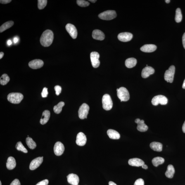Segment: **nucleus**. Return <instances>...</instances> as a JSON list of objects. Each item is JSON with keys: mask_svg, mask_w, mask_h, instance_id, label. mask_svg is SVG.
<instances>
[{"mask_svg": "<svg viewBox=\"0 0 185 185\" xmlns=\"http://www.w3.org/2000/svg\"><path fill=\"white\" fill-rule=\"evenodd\" d=\"M4 53L3 52H1L0 53V59H1L4 56Z\"/></svg>", "mask_w": 185, "mask_h": 185, "instance_id": "46", "label": "nucleus"}, {"mask_svg": "<svg viewBox=\"0 0 185 185\" xmlns=\"http://www.w3.org/2000/svg\"><path fill=\"white\" fill-rule=\"evenodd\" d=\"M65 150V147L63 143L60 142H57L55 143L53 148L55 155L57 156L61 155L64 152Z\"/></svg>", "mask_w": 185, "mask_h": 185, "instance_id": "10", "label": "nucleus"}, {"mask_svg": "<svg viewBox=\"0 0 185 185\" xmlns=\"http://www.w3.org/2000/svg\"><path fill=\"white\" fill-rule=\"evenodd\" d=\"M48 183H49V181L47 179H45L40 181L36 185H48Z\"/></svg>", "mask_w": 185, "mask_h": 185, "instance_id": "40", "label": "nucleus"}, {"mask_svg": "<svg viewBox=\"0 0 185 185\" xmlns=\"http://www.w3.org/2000/svg\"><path fill=\"white\" fill-rule=\"evenodd\" d=\"M65 29L71 37L73 39L77 38V30L73 25L70 23L67 24L65 26Z\"/></svg>", "mask_w": 185, "mask_h": 185, "instance_id": "11", "label": "nucleus"}, {"mask_svg": "<svg viewBox=\"0 0 185 185\" xmlns=\"http://www.w3.org/2000/svg\"><path fill=\"white\" fill-rule=\"evenodd\" d=\"M100 55L96 51L92 52L91 53L90 58L91 64L94 68H97L100 65V62L99 60Z\"/></svg>", "mask_w": 185, "mask_h": 185, "instance_id": "9", "label": "nucleus"}, {"mask_svg": "<svg viewBox=\"0 0 185 185\" xmlns=\"http://www.w3.org/2000/svg\"><path fill=\"white\" fill-rule=\"evenodd\" d=\"M133 37L132 34L129 32H123L119 34L118 38L119 41L123 42H128L131 40Z\"/></svg>", "mask_w": 185, "mask_h": 185, "instance_id": "14", "label": "nucleus"}, {"mask_svg": "<svg viewBox=\"0 0 185 185\" xmlns=\"http://www.w3.org/2000/svg\"><path fill=\"white\" fill-rule=\"evenodd\" d=\"M117 96L121 102H127L130 99V94L126 88L121 87L117 89Z\"/></svg>", "mask_w": 185, "mask_h": 185, "instance_id": "3", "label": "nucleus"}, {"mask_svg": "<svg viewBox=\"0 0 185 185\" xmlns=\"http://www.w3.org/2000/svg\"><path fill=\"white\" fill-rule=\"evenodd\" d=\"M15 148L17 150L23 152L24 153H27L28 152L27 149L25 147L21 142H19L17 143Z\"/></svg>", "mask_w": 185, "mask_h": 185, "instance_id": "34", "label": "nucleus"}, {"mask_svg": "<svg viewBox=\"0 0 185 185\" xmlns=\"http://www.w3.org/2000/svg\"><path fill=\"white\" fill-rule=\"evenodd\" d=\"M156 49V46L153 44L145 45L144 46L140 48L142 51L146 53L153 52L155 51Z\"/></svg>", "mask_w": 185, "mask_h": 185, "instance_id": "21", "label": "nucleus"}, {"mask_svg": "<svg viewBox=\"0 0 185 185\" xmlns=\"http://www.w3.org/2000/svg\"><path fill=\"white\" fill-rule=\"evenodd\" d=\"M43 157H38L34 159L31 162L29 168L31 170H33L38 168L43 162Z\"/></svg>", "mask_w": 185, "mask_h": 185, "instance_id": "12", "label": "nucleus"}, {"mask_svg": "<svg viewBox=\"0 0 185 185\" xmlns=\"http://www.w3.org/2000/svg\"><path fill=\"white\" fill-rule=\"evenodd\" d=\"M117 17V14L114 10H109L103 12L98 15L101 19L110 20L113 19Z\"/></svg>", "mask_w": 185, "mask_h": 185, "instance_id": "4", "label": "nucleus"}, {"mask_svg": "<svg viewBox=\"0 0 185 185\" xmlns=\"http://www.w3.org/2000/svg\"><path fill=\"white\" fill-rule=\"evenodd\" d=\"M183 132L184 133H185V121L184 123V124H183L182 128Z\"/></svg>", "mask_w": 185, "mask_h": 185, "instance_id": "44", "label": "nucleus"}, {"mask_svg": "<svg viewBox=\"0 0 185 185\" xmlns=\"http://www.w3.org/2000/svg\"><path fill=\"white\" fill-rule=\"evenodd\" d=\"M10 185H21V184L18 179H15L13 181Z\"/></svg>", "mask_w": 185, "mask_h": 185, "instance_id": "41", "label": "nucleus"}, {"mask_svg": "<svg viewBox=\"0 0 185 185\" xmlns=\"http://www.w3.org/2000/svg\"><path fill=\"white\" fill-rule=\"evenodd\" d=\"M47 0H38V7L40 10L44 9L47 4Z\"/></svg>", "mask_w": 185, "mask_h": 185, "instance_id": "35", "label": "nucleus"}, {"mask_svg": "<svg viewBox=\"0 0 185 185\" xmlns=\"http://www.w3.org/2000/svg\"><path fill=\"white\" fill-rule=\"evenodd\" d=\"M128 164L130 165L135 167L142 166L145 164L143 160L138 158L130 159L128 161Z\"/></svg>", "mask_w": 185, "mask_h": 185, "instance_id": "19", "label": "nucleus"}, {"mask_svg": "<svg viewBox=\"0 0 185 185\" xmlns=\"http://www.w3.org/2000/svg\"><path fill=\"white\" fill-rule=\"evenodd\" d=\"M109 185H117L115 183H114L113 182H112V181H110L109 182Z\"/></svg>", "mask_w": 185, "mask_h": 185, "instance_id": "48", "label": "nucleus"}, {"mask_svg": "<svg viewBox=\"0 0 185 185\" xmlns=\"http://www.w3.org/2000/svg\"><path fill=\"white\" fill-rule=\"evenodd\" d=\"M174 173H175V169L173 166L172 165H169L165 174L166 177L169 178H172L174 177Z\"/></svg>", "mask_w": 185, "mask_h": 185, "instance_id": "26", "label": "nucleus"}, {"mask_svg": "<svg viewBox=\"0 0 185 185\" xmlns=\"http://www.w3.org/2000/svg\"><path fill=\"white\" fill-rule=\"evenodd\" d=\"M48 94L47 88L46 87L43 88L42 92L41 93V96L43 98H46L47 97Z\"/></svg>", "mask_w": 185, "mask_h": 185, "instance_id": "37", "label": "nucleus"}, {"mask_svg": "<svg viewBox=\"0 0 185 185\" xmlns=\"http://www.w3.org/2000/svg\"><path fill=\"white\" fill-rule=\"evenodd\" d=\"M165 1L166 2V3H169L170 2V0H166V1Z\"/></svg>", "mask_w": 185, "mask_h": 185, "instance_id": "52", "label": "nucleus"}, {"mask_svg": "<svg viewBox=\"0 0 185 185\" xmlns=\"http://www.w3.org/2000/svg\"><path fill=\"white\" fill-rule=\"evenodd\" d=\"M165 160L161 157H157L154 158L152 160V164L155 167H157L160 165L163 164Z\"/></svg>", "mask_w": 185, "mask_h": 185, "instance_id": "29", "label": "nucleus"}, {"mask_svg": "<svg viewBox=\"0 0 185 185\" xmlns=\"http://www.w3.org/2000/svg\"><path fill=\"white\" fill-rule=\"evenodd\" d=\"M144 182L143 180L140 178L136 180L135 182L134 185H144Z\"/></svg>", "mask_w": 185, "mask_h": 185, "instance_id": "39", "label": "nucleus"}, {"mask_svg": "<svg viewBox=\"0 0 185 185\" xmlns=\"http://www.w3.org/2000/svg\"><path fill=\"white\" fill-rule=\"evenodd\" d=\"M107 134L110 139L117 140L120 139V134L116 131L112 129H109L107 131Z\"/></svg>", "mask_w": 185, "mask_h": 185, "instance_id": "24", "label": "nucleus"}, {"mask_svg": "<svg viewBox=\"0 0 185 185\" xmlns=\"http://www.w3.org/2000/svg\"><path fill=\"white\" fill-rule=\"evenodd\" d=\"M86 141H87V139L85 135L83 133L80 132L78 134L76 141V144L78 146H84L86 144Z\"/></svg>", "mask_w": 185, "mask_h": 185, "instance_id": "13", "label": "nucleus"}, {"mask_svg": "<svg viewBox=\"0 0 185 185\" xmlns=\"http://www.w3.org/2000/svg\"><path fill=\"white\" fill-rule=\"evenodd\" d=\"M150 147L152 149L155 151L160 152L162 150V145L160 142H152L150 144Z\"/></svg>", "mask_w": 185, "mask_h": 185, "instance_id": "27", "label": "nucleus"}, {"mask_svg": "<svg viewBox=\"0 0 185 185\" xmlns=\"http://www.w3.org/2000/svg\"><path fill=\"white\" fill-rule=\"evenodd\" d=\"M135 122L138 124L137 129L138 131L142 132H144L148 130V126L144 123V120H141L140 119L138 118L136 119Z\"/></svg>", "mask_w": 185, "mask_h": 185, "instance_id": "16", "label": "nucleus"}, {"mask_svg": "<svg viewBox=\"0 0 185 185\" xmlns=\"http://www.w3.org/2000/svg\"><path fill=\"white\" fill-rule=\"evenodd\" d=\"M175 67L173 65L169 67L168 70L166 71L164 74V79L168 82L172 83L173 82Z\"/></svg>", "mask_w": 185, "mask_h": 185, "instance_id": "6", "label": "nucleus"}, {"mask_svg": "<svg viewBox=\"0 0 185 185\" xmlns=\"http://www.w3.org/2000/svg\"><path fill=\"white\" fill-rule=\"evenodd\" d=\"M77 3L78 5L81 7H86L89 5V2L84 0H77Z\"/></svg>", "mask_w": 185, "mask_h": 185, "instance_id": "36", "label": "nucleus"}, {"mask_svg": "<svg viewBox=\"0 0 185 185\" xmlns=\"http://www.w3.org/2000/svg\"><path fill=\"white\" fill-rule=\"evenodd\" d=\"M142 167L143 168L145 169H147L148 168V166L145 164H144V165H143V166H142Z\"/></svg>", "mask_w": 185, "mask_h": 185, "instance_id": "45", "label": "nucleus"}, {"mask_svg": "<svg viewBox=\"0 0 185 185\" xmlns=\"http://www.w3.org/2000/svg\"><path fill=\"white\" fill-rule=\"evenodd\" d=\"M13 41L15 43H17L18 41V38L16 37H15L14 38Z\"/></svg>", "mask_w": 185, "mask_h": 185, "instance_id": "47", "label": "nucleus"}, {"mask_svg": "<svg viewBox=\"0 0 185 185\" xmlns=\"http://www.w3.org/2000/svg\"><path fill=\"white\" fill-rule=\"evenodd\" d=\"M50 115L51 114L49 110H45L43 112L42 117L40 121V124L42 125L46 124L49 120Z\"/></svg>", "mask_w": 185, "mask_h": 185, "instance_id": "23", "label": "nucleus"}, {"mask_svg": "<svg viewBox=\"0 0 185 185\" xmlns=\"http://www.w3.org/2000/svg\"><path fill=\"white\" fill-rule=\"evenodd\" d=\"M0 185H2L1 181H0Z\"/></svg>", "mask_w": 185, "mask_h": 185, "instance_id": "53", "label": "nucleus"}, {"mask_svg": "<svg viewBox=\"0 0 185 185\" xmlns=\"http://www.w3.org/2000/svg\"><path fill=\"white\" fill-rule=\"evenodd\" d=\"M182 43L183 46L185 49V33L183 35L182 37Z\"/></svg>", "mask_w": 185, "mask_h": 185, "instance_id": "43", "label": "nucleus"}, {"mask_svg": "<svg viewBox=\"0 0 185 185\" xmlns=\"http://www.w3.org/2000/svg\"><path fill=\"white\" fill-rule=\"evenodd\" d=\"M137 63V60L134 58L127 59L125 61V65L128 68H131L135 66Z\"/></svg>", "mask_w": 185, "mask_h": 185, "instance_id": "25", "label": "nucleus"}, {"mask_svg": "<svg viewBox=\"0 0 185 185\" xmlns=\"http://www.w3.org/2000/svg\"><path fill=\"white\" fill-rule=\"evenodd\" d=\"M103 109L106 110H111L113 103L111 97L108 94H105L103 97L102 100Z\"/></svg>", "mask_w": 185, "mask_h": 185, "instance_id": "5", "label": "nucleus"}, {"mask_svg": "<svg viewBox=\"0 0 185 185\" xmlns=\"http://www.w3.org/2000/svg\"><path fill=\"white\" fill-rule=\"evenodd\" d=\"M11 1V0H1L0 3L2 4H5L10 3Z\"/></svg>", "mask_w": 185, "mask_h": 185, "instance_id": "42", "label": "nucleus"}, {"mask_svg": "<svg viewBox=\"0 0 185 185\" xmlns=\"http://www.w3.org/2000/svg\"><path fill=\"white\" fill-rule=\"evenodd\" d=\"M167 103V98L162 95H158L154 97L152 101V104L154 106H157L160 104L162 105H165Z\"/></svg>", "mask_w": 185, "mask_h": 185, "instance_id": "8", "label": "nucleus"}, {"mask_svg": "<svg viewBox=\"0 0 185 185\" xmlns=\"http://www.w3.org/2000/svg\"><path fill=\"white\" fill-rule=\"evenodd\" d=\"M89 1H91V2L92 3H95L97 1L96 0H89Z\"/></svg>", "mask_w": 185, "mask_h": 185, "instance_id": "51", "label": "nucleus"}, {"mask_svg": "<svg viewBox=\"0 0 185 185\" xmlns=\"http://www.w3.org/2000/svg\"><path fill=\"white\" fill-rule=\"evenodd\" d=\"M155 70L152 67L150 66L146 67L142 70V77L143 78H146L150 75L153 74Z\"/></svg>", "mask_w": 185, "mask_h": 185, "instance_id": "18", "label": "nucleus"}, {"mask_svg": "<svg viewBox=\"0 0 185 185\" xmlns=\"http://www.w3.org/2000/svg\"><path fill=\"white\" fill-rule=\"evenodd\" d=\"M53 38V33L52 31L47 30L43 33L41 36L40 41L43 46L47 47L52 44Z\"/></svg>", "mask_w": 185, "mask_h": 185, "instance_id": "1", "label": "nucleus"}, {"mask_svg": "<svg viewBox=\"0 0 185 185\" xmlns=\"http://www.w3.org/2000/svg\"><path fill=\"white\" fill-rule=\"evenodd\" d=\"M26 142L28 147L31 149H34L37 147V144L31 138L27 137L26 139Z\"/></svg>", "mask_w": 185, "mask_h": 185, "instance_id": "30", "label": "nucleus"}, {"mask_svg": "<svg viewBox=\"0 0 185 185\" xmlns=\"http://www.w3.org/2000/svg\"><path fill=\"white\" fill-rule=\"evenodd\" d=\"M12 41L10 40H9L7 41V44L8 45H10L12 44Z\"/></svg>", "mask_w": 185, "mask_h": 185, "instance_id": "49", "label": "nucleus"}, {"mask_svg": "<svg viewBox=\"0 0 185 185\" xmlns=\"http://www.w3.org/2000/svg\"><path fill=\"white\" fill-rule=\"evenodd\" d=\"M65 104L63 102H60L58 104L53 107V110L55 113L59 114L62 110V108L64 106Z\"/></svg>", "mask_w": 185, "mask_h": 185, "instance_id": "31", "label": "nucleus"}, {"mask_svg": "<svg viewBox=\"0 0 185 185\" xmlns=\"http://www.w3.org/2000/svg\"><path fill=\"white\" fill-rule=\"evenodd\" d=\"M92 37L93 39L98 40L102 41L105 37L104 34L101 30H95L93 31Z\"/></svg>", "mask_w": 185, "mask_h": 185, "instance_id": "20", "label": "nucleus"}, {"mask_svg": "<svg viewBox=\"0 0 185 185\" xmlns=\"http://www.w3.org/2000/svg\"><path fill=\"white\" fill-rule=\"evenodd\" d=\"M182 18L181 10L180 8H178L176 10L175 20L177 23H179L182 21Z\"/></svg>", "mask_w": 185, "mask_h": 185, "instance_id": "33", "label": "nucleus"}, {"mask_svg": "<svg viewBox=\"0 0 185 185\" xmlns=\"http://www.w3.org/2000/svg\"><path fill=\"white\" fill-rule=\"evenodd\" d=\"M89 110V106L86 104L83 103L81 105L78 110L79 118L81 119L87 118Z\"/></svg>", "mask_w": 185, "mask_h": 185, "instance_id": "7", "label": "nucleus"}, {"mask_svg": "<svg viewBox=\"0 0 185 185\" xmlns=\"http://www.w3.org/2000/svg\"><path fill=\"white\" fill-rule=\"evenodd\" d=\"M23 96L21 93H12L8 95L7 100L10 102L14 104H18L23 99Z\"/></svg>", "mask_w": 185, "mask_h": 185, "instance_id": "2", "label": "nucleus"}, {"mask_svg": "<svg viewBox=\"0 0 185 185\" xmlns=\"http://www.w3.org/2000/svg\"><path fill=\"white\" fill-rule=\"evenodd\" d=\"M10 80V78L7 74H4L2 75L1 77L0 83L1 85H6L9 82Z\"/></svg>", "mask_w": 185, "mask_h": 185, "instance_id": "32", "label": "nucleus"}, {"mask_svg": "<svg viewBox=\"0 0 185 185\" xmlns=\"http://www.w3.org/2000/svg\"><path fill=\"white\" fill-rule=\"evenodd\" d=\"M44 65V62L40 59H35L29 62V66L34 69L41 68Z\"/></svg>", "mask_w": 185, "mask_h": 185, "instance_id": "15", "label": "nucleus"}, {"mask_svg": "<svg viewBox=\"0 0 185 185\" xmlns=\"http://www.w3.org/2000/svg\"><path fill=\"white\" fill-rule=\"evenodd\" d=\"M14 25V22L12 21L5 22L0 27V32L2 33Z\"/></svg>", "mask_w": 185, "mask_h": 185, "instance_id": "28", "label": "nucleus"}, {"mask_svg": "<svg viewBox=\"0 0 185 185\" xmlns=\"http://www.w3.org/2000/svg\"><path fill=\"white\" fill-rule=\"evenodd\" d=\"M182 88H183V89H185V79L184 81V83H183V84L182 85Z\"/></svg>", "mask_w": 185, "mask_h": 185, "instance_id": "50", "label": "nucleus"}, {"mask_svg": "<svg viewBox=\"0 0 185 185\" xmlns=\"http://www.w3.org/2000/svg\"><path fill=\"white\" fill-rule=\"evenodd\" d=\"M16 163L15 159L13 157H9L7 160L6 167L9 170H13L16 167Z\"/></svg>", "mask_w": 185, "mask_h": 185, "instance_id": "22", "label": "nucleus"}, {"mask_svg": "<svg viewBox=\"0 0 185 185\" xmlns=\"http://www.w3.org/2000/svg\"><path fill=\"white\" fill-rule=\"evenodd\" d=\"M67 181L69 184L72 185H78L79 182V178L77 174H71L67 176Z\"/></svg>", "mask_w": 185, "mask_h": 185, "instance_id": "17", "label": "nucleus"}, {"mask_svg": "<svg viewBox=\"0 0 185 185\" xmlns=\"http://www.w3.org/2000/svg\"><path fill=\"white\" fill-rule=\"evenodd\" d=\"M54 89L56 91V94L57 96H59L61 93L62 88L61 86L59 85L55 86L54 87Z\"/></svg>", "mask_w": 185, "mask_h": 185, "instance_id": "38", "label": "nucleus"}]
</instances>
